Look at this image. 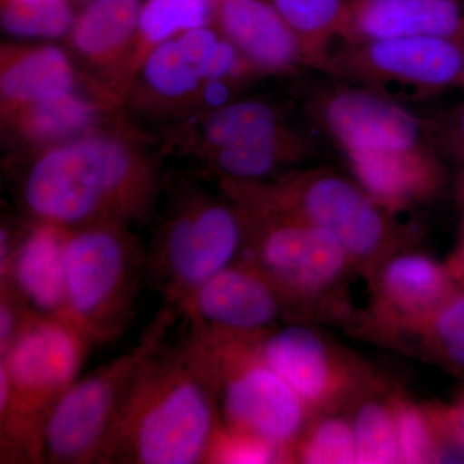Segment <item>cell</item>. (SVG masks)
<instances>
[{
  "label": "cell",
  "instance_id": "1",
  "mask_svg": "<svg viewBox=\"0 0 464 464\" xmlns=\"http://www.w3.org/2000/svg\"><path fill=\"white\" fill-rule=\"evenodd\" d=\"M164 182L143 139L121 121L27 159L17 179L26 219L67 230L154 221Z\"/></svg>",
  "mask_w": 464,
  "mask_h": 464
},
{
  "label": "cell",
  "instance_id": "2",
  "mask_svg": "<svg viewBox=\"0 0 464 464\" xmlns=\"http://www.w3.org/2000/svg\"><path fill=\"white\" fill-rule=\"evenodd\" d=\"M221 427L215 382L194 335L163 344L134 382L103 464L208 463Z\"/></svg>",
  "mask_w": 464,
  "mask_h": 464
},
{
  "label": "cell",
  "instance_id": "3",
  "mask_svg": "<svg viewBox=\"0 0 464 464\" xmlns=\"http://www.w3.org/2000/svg\"><path fill=\"white\" fill-rule=\"evenodd\" d=\"M163 194L146 248L148 286L164 306L179 313L201 284L240 259L246 224L230 198L212 194L194 179H166Z\"/></svg>",
  "mask_w": 464,
  "mask_h": 464
},
{
  "label": "cell",
  "instance_id": "4",
  "mask_svg": "<svg viewBox=\"0 0 464 464\" xmlns=\"http://www.w3.org/2000/svg\"><path fill=\"white\" fill-rule=\"evenodd\" d=\"M93 347L72 323L34 313L0 356L2 463H42L45 415L79 378Z\"/></svg>",
  "mask_w": 464,
  "mask_h": 464
},
{
  "label": "cell",
  "instance_id": "5",
  "mask_svg": "<svg viewBox=\"0 0 464 464\" xmlns=\"http://www.w3.org/2000/svg\"><path fill=\"white\" fill-rule=\"evenodd\" d=\"M65 264L67 322L93 347L119 340L148 286L146 246L128 225L82 226L69 232Z\"/></svg>",
  "mask_w": 464,
  "mask_h": 464
},
{
  "label": "cell",
  "instance_id": "6",
  "mask_svg": "<svg viewBox=\"0 0 464 464\" xmlns=\"http://www.w3.org/2000/svg\"><path fill=\"white\" fill-rule=\"evenodd\" d=\"M179 313L163 306L130 350L78 378L52 404L42 431L43 463L102 464L134 382L167 342Z\"/></svg>",
  "mask_w": 464,
  "mask_h": 464
},
{
  "label": "cell",
  "instance_id": "7",
  "mask_svg": "<svg viewBox=\"0 0 464 464\" xmlns=\"http://www.w3.org/2000/svg\"><path fill=\"white\" fill-rule=\"evenodd\" d=\"M222 190L298 217L334 235L353 264L387 257L396 231L387 210L359 185L329 170L290 172L265 182L217 179Z\"/></svg>",
  "mask_w": 464,
  "mask_h": 464
},
{
  "label": "cell",
  "instance_id": "8",
  "mask_svg": "<svg viewBox=\"0 0 464 464\" xmlns=\"http://www.w3.org/2000/svg\"><path fill=\"white\" fill-rule=\"evenodd\" d=\"M222 192L239 208L246 224L240 258L274 284L288 315L337 288L353 261L334 235L243 195Z\"/></svg>",
  "mask_w": 464,
  "mask_h": 464
},
{
  "label": "cell",
  "instance_id": "9",
  "mask_svg": "<svg viewBox=\"0 0 464 464\" xmlns=\"http://www.w3.org/2000/svg\"><path fill=\"white\" fill-rule=\"evenodd\" d=\"M192 335L206 350L222 426L258 436L282 449L289 459L295 457L310 411L266 364L255 341Z\"/></svg>",
  "mask_w": 464,
  "mask_h": 464
},
{
  "label": "cell",
  "instance_id": "10",
  "mask_svg": "<svg viewBox=\"0 0 464 464\" xmlns=\"http://www.w3.org/2000/svg\"><path fill=\"white\" fill-rule=\"evenodd\" d=\"M179 314L198 337L257 341L276 328L288 310L274 284L240 258L201 284Z\"/></svg>",
  "mask_w": 464,
  "mask_h": 464
},
{
  "label": "cell",
  "instance_id": "11",
  "mask_svg": "<svg viewBox=\"0 0 464 464\" xmlns=\"http://www.w3.org/2000/svg\"><path fill=\"white\" fill-rule=\"evenodd\" d=\"M222 38L212 25L161 43L143 60L123 101L145 111L179 115V121L191 118Z\"/></svg>",
  "mask_w": 464,
  "mask_h": 464
},
{
  "label": "cell",
  "instance_id": "12",
  "mask_svg": "<svg viewBox=\"0 0 464 464\" xmlns=\"http://www.w3.org/2000/svg\"><path fill=\"white\" fill-rule=\"evenodd\" d=\"M255 346L310 413L337 404L353 386L347 365L334 347L307 326L292 324L275 328L255 341Z\"/></svg>",
  "mask_w": 464,
  "mask_h": 464
},
{
  "label": "cell",
  "instance_id": "13",
  "mask_svg": "<svg viewBox=\"0 0 464 464\" xmlns=\"http://www.w3.org/2000/svg\"><path fill=\"white\" fill-rule=\"evenodd\" d=\"M141 0H91L67 34L70 50L88 78L121 102L139 29Z\"/></svg>",
  "mask_w": 464,
  "mask_h": 464
},
{
  "label": "cell",
  "instance_id": "14",
  "mask_svg": "<svg viewBox=\"0 0 464 464\" xmlns=\"http://www.w3.org/2000/svg\"><path fill=\"white\" fill-rule=\"evenodd\" d=\"M326 130L344 152L411 148L422 143V128L398 103L366 90H340L320 106Z\"/></svg>",
  "mask_w": 464,
  "mask_h": 464
},
{
  "label": "cell",
  "instance_id": "15",
  "mask_svg": "<svg viewBox=\"0 0 464 464\" xmlns=\"http://www.w3.org/2000/svg\"><path fill=\"white\" fill-rule=\"evenodd\" d=\"M121 101L101 87L76 90L18 110L2 121L5 137L29 159L82 134L115 123Z\"/></svg>",
  "mask_w": 464,
  "mask_h": 464
},
{
  "label": "cell",
  "instance_id": "16",
  "mask_svg": "<svg viewBox=\"0 0 464 464\" xmlns=\"http://www.w3.org/2000/svg\"><path fill=\"white\" fill-rule=\"evenodd\" d=\"M70 230L24 218L0 285L14 290L34 313L65 319V249Z\"/></svg>",
  "mask_w": 464,
  "mask_h": 464
},
{
  "label": "cell",
  "instance_id": "17",
  "mask_svg": "<svg viewBox=\"0 0 464 464\" xmlns=\"http://www.w3.org/2000/svg\"><path fill=\"white\" fill-rule=\"evenodd\" d=\"M353 67L381 81L440 90L462 76L464 51L453 39L435 36L380 39L355 43Z\"/></svg>",
  "mask_w": 464,
  "mask_h": 464
},
{
  "label": "cell",
  "instance_id": "18",
  "mask_svg": "<svg viewBox=\"0 0 464 464\" xmlns=\"http://www.w3.org/2000/svg\"><path fill=\"white\" fill-rule=\"evenodd\" d=\"M215 26L256 74L285 72L308 60L304 44L270 0H215Z\"/></svg>",
  "mask_w": 464,
  "mask_h": 464
},
{
  "label": "cell",
  "instance_id": "19",
  "mask_svg": "<svg viewBox=\"0 0 464 464\" xmlns=\"http://www.w3.org/2000/svg\"><path fill=\"white\" fill-rule=\"evenodd\" d=\"M340 34L355 43L435 36L464 38V5L459 0H353Z\"/></svg>",
  "mask_w": 464,
  "mask_h": 464
},
{
  "label": "cell",
  "instance_id": "20",
  "mask_svg": "<svg viewBox=\"0 0 464 464\" xmlns=\"http://www.w3.org/2000/svg\"><path fill=\"white\" fill-rule=\"evenodd\" d=\"M85 75L57 45H2L0 52V115L81 90Z\"/></svg>",
  "mask_w": 464,
  "mask_h": 464
},
{
  "label": "cell",
  "instance_id": "21",
  "mask_svg": "<svg viewBox=\"0 0 464 464\" xmlns=\"http://www.w3.org/2000/svg\"><path fill=\"white\" fill-rule=\"evenodd\" d=\"M356 181L386 210L427 199L438 190L441 169L423 143L411 148L346 152Z\"/></svg>",
  "mask_w": 464,
  "mask_h": 464
},
{
  "label": "cell",
  "instance_id": "22",
  "mask_svg": "<svg viewBox=\"0 0 464 464\" xmlns=\"http://www.w3.org/2000/svg\"><path fill=\"white\" fill-rule=\"evenodd\" d=\"M378 298L389 319L418 326L454 295L449 268L422 253L391 256L378 273Z\"/></svg>",
  "mask_w": 464,
  "mask_h": 464
},
{
  "label": "cell",
  "instance_id": "23",
  "mask_svg": "<svg viewBox=\"0 0 464 464\" xmlns=\"http://www.w3.org/2000/svg\"><path fill=\"white\" fill-rule=\"evenodd\" d=\"M282 110L264 100H237L224 108L185 119L176 128L174 143L191 157L257 141L286 130Z\"/></svg>",
  "mask_w": 464,
  "mask_h": 464
},
{
  "label": "cell",
  "instance_id": "24",
  "mask_svg": "<svg viewBox=\"0 0 464 464\" xmlns=\"http://www.w3.org/2000/svg\"><path fill=\"white\" fill-rule=\"evenodd\" d=\"M308 149L304 136L286 128L257 141L218 150L201 161L217 179L265 182L273 179L283 168L306 157Z\"/></svg>",
  "mask_w": 464,
  "mask_h": 464
},
{
  "label": "cell",
  "instance_id": "25",
  "mask_svg": "<svg viewBox=\"0 0 464 464\" xmlns=\"http://www.w3.org/2000/svg\"><path fill=\"white\" fill-rule=\"evenodd\" d=\"M215 0H145L121 100L150 52L190 30L215 25Z\"/></svg>",
  "mask_w": 464,
  "mask_h": 464
},
{
  "label": "cell",
  "instance_id": "26",
  "mask_svg": "<svg viewBox=\"0 0 464 464\" xmlns=\"http://www.w3.org/2000/svg\"><path fill=\"white\" fill-rule=\"evenodd\" d=\"M304 44L307 58H315L334 34H340L347 0H270Z\"/></svg>",
  "mask_w": 464,
  "mask_h": 464
},
{
  "label": "cell",
  "instance_id": "27",
  "mask_svg": "<svg viewBox=\"0 0 464 464\" xmlns=\"http://www.w3.org/2000/svg\"><path fill=\"white\" fill-rule=\"evenodd\" d=\"M69 0H3L2 27L18 38L57 39L75 21Z\"/></svg>",
  "mask_w": 464,
  "mask_h": 464
},
{
  "label": "cell",
  "instance_id": "28",
  "mask_svg": "<svg viewBox=\"0 0 464 464\" xmlns=\"http://www.w3.org/2000/svg\"><path fill=\"white\" fill-rule=\"evenodd\" d=\"M353 427L355 463H400L393 405L369 400L357 409Z\"/></svg>",
  "mask_w": 464,
  "mask_h": 464
},
{
  "label": "cell",
  "instance_id": "29",
  "mask_svg": "<svg viewBox=\"0 0 464 464\" xmlns=\"http://www.w3.org/2000/svg\"><path fill=\"white\" fill-rule=\"evenodd\" d=\"M302 463H355V436L353 423L342 418H325L304 432L295 449Z\"/></svg>",
  "mask_w": 464,
  "mask_h": 464
},
{
  "label": "cell",
  "instance_id": "30",
  "mask_svg": "<svg viewBox=\"0 0 464 464\" xmlns=\"http://www.w3.org/2000/svg\"><path fill=\"white\" fill-rule=\"evenodd\" d=\"M418 328L424 329L440 355L464 368V293H454Z\"/></svg>",
  "mask_w": 464,
  "mask_h": 464
},
{
  "label": "cell",
  "instance_id": "31",
  "mask_svg": "<svg viewBox=\"0 0 464 464\" xmlns=\"http://www.w3.org/2000/svg\"><path fill=\"white\" fill-rule=\"evenodd\" d=\"M289 459L276 445L237 430L219 427L208 463H276Z\"/></svg>",
  "mask_w": 464,
  "mask_h": 464
},
{
  "label": "cell",
  "instance_id": "32",
  "mask_svg": "<svg viewBox=\"0 0 464 464\" xmlns=\"http://www.w3.org/2000/svg\"><path fill=\"white\" fill-rule=\"evenodd\" d=\"M34 311L8 285H0V356L12 346Z\"/></svg>",
  "mask_w": 464,
  "mask_h": 464
},
{
  "label": "cell",
  "instance_id": "33",
  "mask_svg": "<svg viewBox=\"0 0 464 464\" xmlns=\"http://www.w3.org/2000/svg\"><path fill=\"white\" fill-rule=\"evenodd\" d=\"M449 271H450L453 279L459 280L460 283L464 284V235L462 243H460L459 249H458L456 256H454Z\"/></svg>",
  "mask_w": 464,
  "mask_h": 464
},
{
  "label": "cell",
  "instance_id": "34",
  "mask_svg": "<svg viewBox=\"0 0 464 464\" xmlns=\"http://www.w3.org/2000/svg\"><path fill=\"white\" fill-rule=\"evenodd\" d=\"M451 417H453L454 423L458 432H459L460 439H462L464 444V399L460 401V404L456 409L450 411Z\"/></svg>",
  "mask_w": 464,
  "mask_h": 464
},
{
  "label": "cell",
  "instance_id": "35",
  "mask_svg": "<svg viewBox=\"0 0 464 464\" xmlns=\"http://www.w3.org/2000/svg\"><path fill=\"white\" fill-rule=\"evenodd\" d=\"M456 133L458 140H459L460 146H462L464 150V106L460 109L459 114L457 115Z\"/></svg>",
  "mask_w": 464,
  "mask_h": 464
},
{
  "label": "cell",
  "instance_id": "36",
  "mask_svg": "<svg viewBox=\"0 0 464 464\" xmlns=\"http://www.w3.org/2000/svg\"><path fill=\"white\" fill-rule=\"evenodd\" d=\"M365 2H383V0H365Z\"/></svg>",
  "mask_w": 464,
  "mask_h": 464
},
{
  "label": "cell",
  "instance_id": "37",
  "mask_svg": "<svg viewBox=\"0 0 464 464\" xmlns=\"http://www.w3.org/2000/svg\"><path fill=\"white\" fill-rule=\"evenodd\" d=\"M460 79H462L463 83H464V66H463V72H462V76H460Z\"/></svg>",
  "mask_w": 464,
  "mask_h": 464
},
{
  "label": "cell",
  "instance_id": "38",
  "mask_svg": "<svg viewBox=\"0 0 464 464\" xmlns=\"http://www.w3.org/2000/svg\"><path fill=\"white\" fill-rule=\"evenodd\" d=\"M463 209H464V199H463Z\"/></svg>",
  "mask_w": 464,
  "mask_h": 464
}]
</instances>
